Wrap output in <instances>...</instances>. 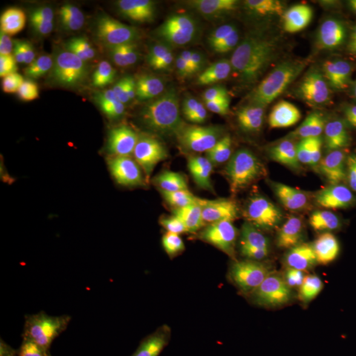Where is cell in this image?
Masks as SVG:
<instances>
[{"label":"cell","instance_id":"cell-9","mask_svg":"<svg viewBox=\"0 0 356 356\" xmlns=\"http://www.w3.org/2000/svg\"><path fill=\"white\" fill-rule=\"evenodd\" d=\"M51 29L38 16H20L1 33V63L16 70H28L40 64L51 49Z\"/></svg>","mask_w":356,"mask_h":356},{"label":"cell","instance_id":"cell-27","mask_svg":"<svg viewBox=\"0 0 356 356\" xmlns=\"http://www.w3.org/2000/svg\"><path fill=\"white\" fill-rule=\"evenodd\" d=\"M347 110L344 102L339 103L332 111L326 115L318 127L312 135V140H335L342 135L344 126L347 124Z\"/></svg>","mask_w":356,"mask_h":356},{"label":"cell","instance_id":"cell-16","mask_svg":"<svg viewBox=\"0 0 356 356\" xmlns=\"http://www.w3.org/2000/svg\"><path fill=\"white\" fill-rule=\"evenodd\" d=\"M209 229L220 238L236 236L247 229L248 207L238 202L231 204H194Z\"/></svg>","mask_w":356,"mask_h":356},{"label":"cell","instance_id":"cell-32","mask_svg":"<svg viewBox=\"0 0 356 356\" xmlns=\"http://www.w3.org/2000/svg\"><path fill=\"white\" fill-rule=\"evenodd\" d=\"M354 272H355V276H356V269H355V270H354Z\"/></svg>","mask_w":356,"mask_h":356},{"label":"cell","instance_id":"cell-25","mask_svg":"<svg viewBox=\"0 0 356 356\" xmlns=\"http://www.w3.org/2000/svg\"><path fill=\"white\" fill-rule=\"evenodd\" d=\"M40 83H41V92L45 103L47 114L49 119V127H63L70 120L69 119L70 107H69L64 90L49 82H40Z\"/></svg>","mask_w":356,"mask_h":356},{"label":"cell","instance_id":"cell-6","mask_svg":"<svg viewBox=\"0 0 356 356\" xmlns=\"http://www.w3.org/2000/svg\"><path fill=\"white\" fill-rule=\"evenodd\" d=\"M234 13L243 29L270 44L304 42L310 31V7L300 0H242Z\"/></svg>","mask_w":356,"mask_h":356},{"label":"cell","instance_id":"cell-13","mask_svg":"<svg viewBox=\"0 0 356 356\" xmlns=\"http://www.w3.org/2000/svg\"><path fill=\"white\" fill-rule=\"evenodd\" d=\"M231 152V141L219 126L206 122L197 129L185 152V169L204 176L225 165Z\"/></svg>","mask_w":356,"mask_h":356},{"label":"cell","instance_id":"cell-4","mask_svg":"<svg viewBox=\"0 0 356 356\" xmlns=\"http://www.w3.org/2000/svg\"><path fill=\"white\" fill-rule=\"evenodd\" d=\"M267 310L292 356L300 355L309 334L335 314L330 293L318 281L298 272L277 276Z\"/></svg>","mask_w":356,"mask_h":356},{"label":"cell","instance_id":"cell-20","mask_svg":"<svg viewBox=\"0 0 356 356\" xmlns=\"http://www.w3.org/2000/svg\"><path fill=\"white\" fill-rule=\"evenodd\" d=\"M107 24L99 13H81L67 20L61 29V42L106 44Z\"/></svg>","mask_w":356,"mask_h":356},{"label":"cell","instance_id":"cell-12","mask_svg":"<svg viewBox=\"0 0 356 356\" xmlns=\"http://www.w3.org/2000/svg\"><path fill=\"white\" fill-rule=\"evenodd\" d=\"M132 98L163 118L168 123L182 119L191 113V102L177 83L164 74L140 78L131 89Z\"/></svg>","mask_w":356,"mask_h":356},{"label":"cell","instance_id":"cell-29","mask_svg":"<svg viewBox=\"0 0 356 356\" xmlns=\"http://www.w3.org/2000/svg\"><path fill=\"white\" fill-rule=\"evenodd\" d=\"M28 95H26V113L29 115L33 124L49 127V119L47 114L45 103L41 92V83L38 81H31L28 82Z\"/></svg>","mask_w":356,"mask_h":356},{"label":"cell","instance_id":"cell-22","mask_svg":"<svg viewBox=\"0 0 356 356\" xmlns=\"http://www.w3.org/2000/svg\"><path fill=\"white\" fill-rule=\"evenodd\" d=\"M218 98L220 113L229 127L239 134H254V126L248 114L245 89L219 94Z\"/></svg>","mask_w":356,"mask_h":356},{"label":"cell","instance_id":"cell-17","mask_svg":"<svg viewBox=\"0 0 356 356\" xmlns=\"http://www.w3.org/2000/svg\"><path fill=\"white\" fill-rule=\"evenodd\" d=\"M38 195L48 202H63L78 191L76 170L63 161H51L36 181Z\"/></svg>","mask_w":356,"mask_h":356},{"label":"cell","instance_id":"cell-5","mask_svg":"<svg viewBox=\"0 0 356 356\" xmlns=\"http://www.w3.org/2000/svg\"><path fill=\"white\" fill-rule=\"evenodd\" d=\"M279 273L252 251L229 254L216 270L214 297L226 313H260L267 307Z\"/></svg>","mask_w":356,"mask_h":356},{"label":"cell","instance_id":"cell-3","mask_svg":"<svg viewBox=\"0 0 356 356\" xmlns=\"http://www.w3.org/2000/svg\"><path fill=\"white\" fill-rule=\"evenodd\" d=\"M193 72L216 95L268 85L277 66L266 53L245 48L214 31L194 40Z\"/></svg>","mask_w":356,"mask_h":356},{"label":"cell","instance_id":"cell-11","mask_svg":"<svg viewBox=\"0 0 356 356\" xmlns=\"http://www.w3.org/2000/svg\"><path fill=\"white\" fill-rule=\"evenodd\" d=\"M313 70L325 85L356 94V28L339 32L313 58Z\"/></svg>","mask_w":356,"mask_h":356},{"label":"cell","instance_id":"cell-31","mask_svg":"<svg viewBox=\"0 0 356 356\" xmlns=\"http://www.w3.org/2000/svg\"><path fill=\"white\" fill-rule=\"evenodd\" d=\"M350 128H351V135H353V138H354V143H355L356 147V113L353 118H351V120H350Z\"/></svg>","mask_w":356,"mask_h":356},{"label":"cell","instance_id":"cell-30","mask_svg":"<svg viewBox=\"0 0 356 356\" xmlns=\"http://www.w3.org/2000/svg\"><path fill=\"white\" fill-rule=\"evenodd\" d=\"M309 356H356V346L342 342H330L321 346Z\"/></svg>","mask_w":356,"mask_h":356},{"label":"cell","instance_id":"cell-1","mask_svg":"<svg viewBox=\"0 0 356 356\" xmlns=\"http://www.w3.org/2000/svg\"><path fill=\"white\" fill-rule=\"evenodd\" d=\"M281 243L294 259L322 272L356 269V191L338 178L293 207L280 225Z\"/></svg>","mask_w":356,"mask_h":356},{"label":"cell","instance_id":"cell-26","mask_svg":"<svg viewBox=\"0 0 356 356\" xmlns=\"http://www.w3.org/2000/svg\"><path fill=\"white\" fill-rule=\"evenodd\" d=\"M67 58L79 69L92 70L104 63L106 44L88 42H63Z\"/></svg>","mask_w":356,"mask_h":356},{"label":"cell","instance_id":"cell-8","mask_svg":"<svg viewBox=\"0 0 356 356\" xmlns=\"http://www.w3.org/2000/svg\"><path fill=\"white\" fill-rule=\"evenodd\" d=\"M329 181L327 164L305 151L281 152L272 164V191L280 201H297L317 194Z\"/></svg>","mask_w":356,"mask_h":356},{"label":"cell","instance_id":"cell-14","mask_svg":"<svg viewBox=\"0 0 356 356\" xmlns=\"http://www.w3.org/2000/svg\"><path fill=\"white\" fill-rule=\"evenodd\" d=\"M107 131L101 113L83 111L70 119L51 138V151L64 157H76L94 147Z\"/></svg>","mask_w":356,"mask_h":356},{"label":"cell","instance_id":"cell-19","mask_svg":"<svg viewBox=\"0 0 356 356\" xmlns=\"http://www.w3.org/2000/svg\"><path fill=\"white\" fill-rule=\"evenodd\" d=\"M32 120L26 110H0V152L11 153L35 141Z\"/></svg>","mask_w":356,"mask_h":356},{"label":"cell","instance_id":"cell-28","mask_svg":"<svg viewBox=\"0 0 356 356\" xmlns=\"http://www.w3.org/2000/svg\"><path fill=\"white\" fill-rule=\"evenodd\" d=\"M251 159L254 191L259 201H263L272 193V164L263 153H254Z\"/></svg>","mask_w":356,"mask_h":356},{"label":"cell","instance_id":"cell-15","mask_svg":"<svg viewBox=\"0 0 356 356\" xmlns=\"http://www.w3.org/2000/svg\"><path fill=\"white\" fill-rule=\"evenodd\" d=\"M342 102L343 98L338 90L327 85L312 88L304 92L298 102L294 123L298 131L310 139L322 119Z\"/></svg>","mask_w":356,"mask_h":356},{"label":"cell","instance_id":"cell-7","mask_svg":"<svg viewBox=\"0 0 356 356\" xmlns=\"http://www.w3.org/2000/svg\"><path fill=\"white\" fill-rule=\"evenodd\" d=\"M216 330L229 356H288L280 331L260 313H225Z\"/></svg>","mask_w":356,"mask_h":356},{"label":"cell","instance_id":"cell-10","mask_svg":"<svg viewBox=\"0 0 356 356\" xmlns=\"http://www.w3.org/2000/svg\"><path fill=\"white\" fill-rule=\"evenodd\" d=\"M118 28L122 47L131 60L152 63L168 51V29L154 13L132 8L120 16Z\"/></svg>","mask_w":356,"mask_h":356},{"label":"cell","instance_id":"cell-18","mask_svg":"<svg viewBox=\"0 0 356 356\" xmlns=\"http://www.w3.org/2000/svg\"><path fill=\"white\" fill-rule=\"evenodd\" d=\"M48 163L47 154L33 145L17 149L7 156L6 181L13 186L33 185Z\"/></svg>","mask_w":356,"mask_h":356},{"label":"cell","instance_id":"cell-2","mask_svg":"<svg viewBox=\"0 0 356 356\" xmlns=\"http://www.w3.org/2000/svg\"><path fill=\"white\" fill-rule=\"evenodd\" d=\"M175 148L170 123L140 103L119 104L104 135L103 153L111 165L129 173L164 166Z\"/></svg>","mask_w":356,"mask_h":356},{"label":"cell","instance_id":"cell-23","mask_svg":"<svg viewBox=\"0 0 356 356\" xmlns=\"http://www.w3.org/2000/svg\"><path fill=\"white\" fill-rule=\"evenodd\" d=\"M225 179L234 195L236 197V200L245 207L254 206L259 202V198L254 191L251 154L245 156L232 166Z\"/></svg>","mask_w":356,"mask_h":356},{"label":"cell","instance_id":"cell-24","mask_svg":"<svg viewBox=\"0 0 356 356\" xmlns=\"http://www.w3.org/2000/svg\"><path fill=\"white\" fill-rule=\"evenodd\" d=\"M26 85L19 70L1 63L0 66V110H22Z\"/></svg>","mask_w":356,"mask_h":356},{"label":"cell","instance_id":"cell-21","mask_svg":"<svg viewBox=\"0 0 356 356\" xmlns=\"http://www.w3.org/2000/svg\"><path fill=\"white\" fill-rule=\"evenodd\" d=\"M245 98L254 132L270 127L277 114L276 98L272 89L268 85L245 89Z\"/></svg>","mask_w":356,"mask_h":356}]
</instances>
